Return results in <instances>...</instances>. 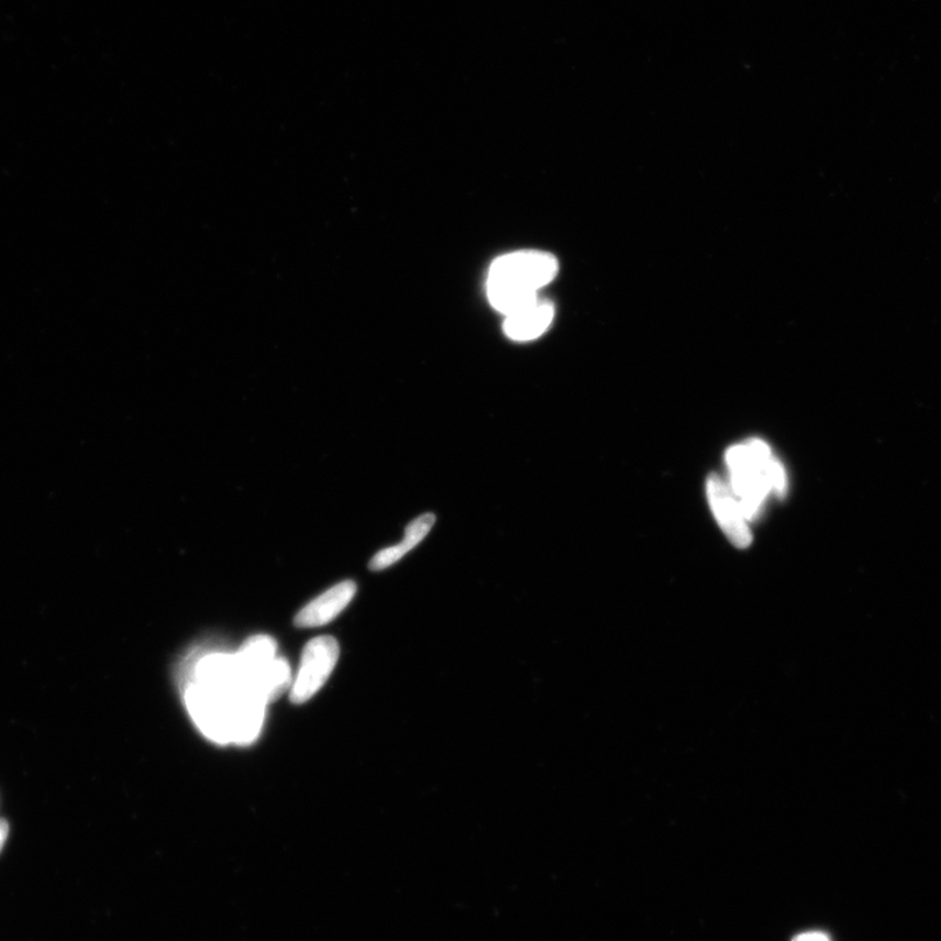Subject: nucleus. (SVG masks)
Listing matches in <instances>:
<instances>
[{
	"mask_svg": "<svg viewBox=\"0 0 941 941\" xmlns=\"http://www.w3.org/2000/svg\"><path fill=\"white\" fill-rule=\"evenodd\" d=\"M555 317V308L550 301L538 299L530 306L507 315L503 331L517 342H529L544 334Z\"/></svg>",
	"mask_w": 941,
	"mask_h": 941,
	"instance_id": "8",
	"label": "nucleus"
},
{
	"mask_svg": "<svg viewBox=\"0 0 941 941\" xmlns=\"http://www.w3.org/2000/svg\"><path fill=\"white\" fill-rule=\"evenodd\" d=\"M186 701L193 721L207 738L220 744L231 742L225 691L207 688L196 683L186 691Z\"/></svg>",
	"mask_w": 941,
	"mask_h": 941,
	"instance_id": "4",
	"label": "nucleus"
},
{
	"mask_svg": "<svg viewBox=\"0 0 941 941\" xmlns=\"http://www.w3.org/2000/svg\"><path fill=\"white\" fill-rule=\"evenodd\" d=\"M434 522L435 517L432 513H427L414 519V521L407 525L403 541L376 553V556L372 558L369 564L370 569L375 572L384 571L386 567L399 562L414 546L424 541L429 532H431Z\"/></svg>",
	"mask_w": 941,
	"mask_h": 941,
	"instance_id": "10",
	"label": "nucleus"
},
{
	"mask_svg": "<svg viewBox=\"0 0 941 941\" xmlns=\"http://www.w3.org/2000/svg\"><path fill=\"white\" fill-rule=\"evenodd\" d=\"M558 262L550 253L516 252L494 262L489 269L487 290L497 311L516 313L539 299L538 292L556 278Z\"/></svg>",
	"mask_w": 941,
	"mask_h": 941,
	"instance_id": "1",
	"label": "nucleus"
},
{
	"mask_svg": "<svg viewBox=\"0 0 941 941\" xmlns=\"http://www.w3.org/2000/svg\"><path fill=\"white\" fill-rule=\"evenodd\" d=\"M197 683L219 691H228L241 684L234 656L217 654L199 663Z\"/></svg>",
	"mask_w": 941,
	"mask_h": 941,
	"instance_id": "11",
	"label": "nucleus"
},
{
	"mask_svg": "<svg viewBox=\"0 0 941 941\" xmlns=\"http://www.w3.org/2000/svg\"><path fill=\"white\" fill-rule=\"evenodd\" d=\"M341 649L332 636H317L303 649L299 675L296 677L290 700L303 704L318 694L334 671Z\"/></svg>",
	"mask_w": 941,
	"mask_h": 941,
	"instance_id": "3",
	"label": "nucleus"
},
{
	"mask_svg": "<svg viewBox=\"0 0 941 941\" xmlns=\"http://www.w3.org/2000/svg\"><path fill=\"white\" fill-rule=\"evenodd\" d=\"M793 941H830V939L827 933L820 931H811L800 933V936L795 938Z\"/></svg>",
	"mask_w": 941,
	"mask_h": 941,
	"instance_id": "13",
	"label": "nucleus"
},
{
	"mask_svg": "<svg viewBox=\"0 0 941 941\" xmlns=\"http://www.w3.org/2000/svg\"><path fill=\"white\" fill-rule=\"evenodd\" d=\"M730 470V487L735 494L746 521L760 514L770 494L784 497L787 476L784 466L774 458L764 441L753 439L732 446L726 454Z\"/></svg>",
	"mask_w": 941,
	"mask_h": 941,
	"instance_id": "2",
	"label": "nucleus"
},
{
	"mask_svg": "<svg viewBox=\"0 0 941 941\" xmlns=\"http://www.w3.org/2000/svg\"><path fill=\"white\" fill-rule=\"evenodd\" d=\"M290 668L286 660L275 658L268 668L259 676L252 687L263 701L273 702L280 697L290 684Z\"/></svg>",
	"mask_w": 941,
	"mask_h": 941,
	"instance_id": "12",
	"label": "nucleus"
},
{
	"mask_svg": "<svg viewBox=\"0 0 941 941\" xmlns=\"http://www.w3.org/2000/svg\"><path fill=\"white\" fill-rule=\"evenodd\" d=\"M275 641L269 636L257 635L248 640L240 654L234 656L241 684L252 687L275 661Z\"/></svg>",
	"mask_w": 941,
	"mask_h": 941,
	"instance_id": "9",
	"label": "nucleus"
},
{
	"mask_svg": "<svg viewBox=\"0 0 941 941\" xmlns=\"http://www.w3.org/2000/svg\"><path fill=\"white\" fill-rule=\"evenodd\" d=\"M9 833H10L9 822H7L3 819H0V853H2L4 843L7 841V837H9Z\"/></svg>",
	"mask_w": 941,
	"mask_h": 941,
	"instance_id": "14",
	"label": "nucleus"
},
{
	"mask_svg": "<svg viewBox=\"0 0 941 941\" xmlns=\"http://www.w3.org/2000/svg\"><path fill=\"white\" fill-rule=\"evenodd\" d=\"M356 591L357 586L352 580H344V583L331 587L329 591L323 593L302 608L296 616L295 624L299 628H318L329 624L348 607Z\"/></svg>",
	"mask_w": 941,
	"mask_h": 941,
	"instance_id": "7",
	"label": "nucleus"
},
{
	"mask_svg": "<svg viewBox=\"0 0 941 941\" xmlns=\"http://www.w3.org/2000/svg\"><path fill=\"white\" fill-rule=\"evenodd\" d=\"M225 695L231 742L235 744L253 743L262 729L266 702L244 684L225 691Z\"/></svg>",
	"mask_w": 941,
	"mask_h": 941,
	"instance_id": "6",
	"label": "nucleus"
},
{
	"mask_svg": "<svg viewBox=\"0 0 941 941\" xmlns=\"http://www.w3.org/2000/svg\"><path fill=\"white\" fill-rule=\"evenodd\" d=\"M710 507L726 536L738 549H746L752 543V534L746 524L742 507L732 489L721 477L711 475L706 484Z\"/></svg>",
	"mask_w": 941,
	"mask_h": 941,
	"instance_id": "5",
	"label": "nucleus"
}]
</instances>
